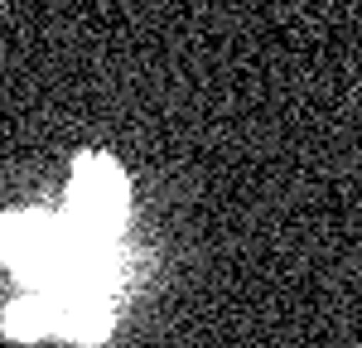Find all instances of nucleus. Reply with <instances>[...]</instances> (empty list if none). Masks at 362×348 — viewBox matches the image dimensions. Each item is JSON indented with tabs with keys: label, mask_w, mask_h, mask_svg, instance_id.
Listing matches in <instances>:
<instances>
[{
	"label": "nucleus",
	"mask_w": 362,
	"mask_h": 348,
	"mask_svg": "<svg viewBox=\"0 0 362 348\" xmlns=\"http://www.w3.org/2000/svg\"><path fill=\"white\" fill-rule=\"evenodd\" d=\"M121 213H126V179H121V170H116L112 160H102V155L78 160V174L68 184L63 223L112 242L116 228H121Z\"/></svg>",
	"instance_id": "2"
},
{
	"label": "nucleus",
	"mask_w": 362,
	"mask_h": 348,
	"mask_svg": "<svg viewBox=\"0 0 362 348\" xmlns=\"http://www.w3.org/2000/svg\"><path fill=\"white\" fill-rule=\"evenodd\" d=\"M0 247L10 271L25 281L29 290H54L63 276V257H68V232L63 218H44L39 208H20L0 223Z\"/></svg>",
	"instance_id": "1"
},
{
	"label": "nucleus",
	"mask_w": 362,
	"mask_h": 348,
	"mask_svg": "<svg viewBox=\"0 0 362 348\" xmlns=\"http://www.w3.org/2000/svg\"><path fill=\"white\" fill-rule=\"evenodd\" d=\"M5 334H10V339H20V344L54 334V305H49V295H44V290L20 295V300L5 310Z\"/></svg>",
	"instance_id": "3"
}]
</instances>
